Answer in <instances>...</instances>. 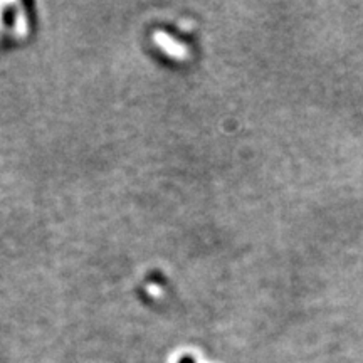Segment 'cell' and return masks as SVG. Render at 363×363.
<instances>
[{
    "instance_id": "6da1fadb",
    "label": "cell",
    "mask_w": 363,
    "mask_h": 363,
    "mask_svg": "<svg viewBox=\"0 0 363 363\" xmlns=\"http://www.w3.org/2000/svg\"><path fill=\"white\" fill-rule=\"evenodd\" d=\"M14 21H15V12L12 10V9H9V10L6 12V15H3V22H6L7 26H12V24H14Z\"/></svg>"
},
{
    "instance_id": "7a4b0ae2",
    "label": "cell",
    "mask_w": 363,
    "mask_h": 363,
    "mask_svg": "<svg viewBox=\"0 0 363 363\" xmlns=\"http://www.w3.org/2000/svg\"><path fill=\"white\" fill-rule=\"evenodd\" d=\"M180 363H194V360H192V358H183Z\"/></svg>"
}]
</instances>
